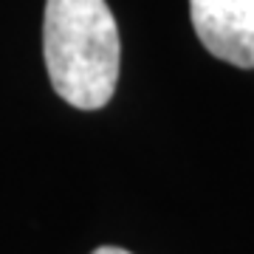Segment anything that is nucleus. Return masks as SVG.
Wrapping results in <instances>:
<instances>
[{"label":"nucleus","mask_w":254,"mask_h":254,"mask_svg":"<svg viewBox=\"0 0 254 254\" xmlns=\"http://www.w3.org/2000/svg\"><path fill=\"white\" fill-rule=\"evenodd\" d=\"M190 14L212 57L254 68V0H190Z\"/></svg>","instance_id":"nucleus-2"},{"label":"nucleus","mask_w":254,"mask_h":254,"mask_svg":"<svg viewBox=\"0 0 254 254\" xmlns=\"http://www.w3.org/2000/svg\"><path fill=\"white\" fill-rule=\"evenodd\" d=\"M43 54L48 79L68 105L105 108L116 91L122 43L105 0H46Z\"/></svg>","instance_id":"nucleus-1"},{"label":"nucleus","mask_w":254,"mask_h":254,"mask_svg":"<svg viewBox=\"0 0 254 254\" xmlns=\"http://www.w3.org/2000/svg\"><path fill=\"white\" fill-rule=\"evenodd\" d=\"M93 254H130V252H125V249H119V246H102V249H96Z\"/></svg>","instance_id":"nucleus-3"}]
</instances>
